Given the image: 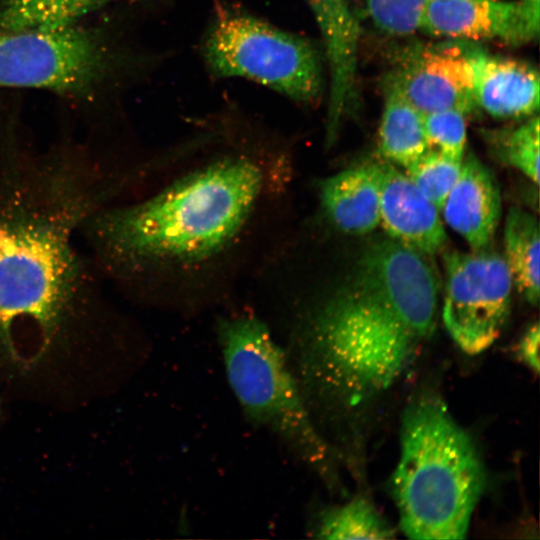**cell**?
<instances>
[{"instance_id": "6da1fadb", "label": "cell", "mask_w": 540, "mask_h": 540, "mask_svg": "<svg viewBox=\"0 0 540 540\" xmlns=\"http://www.w3.org/2000/svg\"><path fill=\"white\" fill-rule=\"evenodd\" d=\"M295 170L274 135L203 129L144 157L132 186L86 220L84 246L134 302L183 315L225 306L292 236Z\"/></svg>"}, {"instance_id": "7a4b0ae2", "label": "cell", "mask_w": 540, "mask_h": 540, "mask_svg": "<svg viewBox=\"0 0 540 540\" xmlns=\"http://www.w3.org/2000/svg\"><path fill=\"white\" fill-rule=\"evenodd\" d=\"M121 159L0 145V355L32 363L109 304L82 227L129 182Z\"/></svg>"}, {"instance_id": "3957f363", "label": "cell", "mask_w": 540, "mask_h": 540, "mask_svg": "<svg viewBox=\"0 0 540 540\" xmlns=\"http://www.w3.org/2000/svg\"><path fill=\"white\" fill-rule=\"evenodd\" d=\"M438 295L426 254L392 238L370 244L318 298L285 290L283 347L307 405H355L394 384L434 331Z\"/></svg>"}, {"instance_id": "277c9868", "label": "cell", "mask_w": 540, "mask_h": 540, "mask_svg": "<svg viewBox=\"0 0 540 540\" xmlns=\"http://www.w3.org/2000/svg\"><path fill=\"white\" fill-rule=\"evenodd\" d=\"M392 477L400 527L411 539L466 537L486 484L474 441L445 403L426 394L405 409Z\"/></svg>"}, {"instance_id": "5b68a950", "label": "cell", "mask_w": 540, "mask_h": 540, "mask_svg": "<svg viewBox=\"0 0 540 540\" xmlns=\"http://www.w3.org/2000/svg\"><path fill=\"white\" fill-rule=\"evenodd\" d=\"M216 335L229 386L244 414L296 458L328 476L331 450L316 429L284 347L249 310L221 315Z\"/></svg>"}, {"instance_id": "8992f818", "label": "cell", "mask_w": 540, "mask_h": 540, "mask_svg": "<svg viewBox=\"0 0 540 540\" xmlns=\"http://www.w3.org/2000/svg\"><path fill=\"white\" fill-rule=\"evenodd\" d=\"M202 54L214 76L245 78L301 104L321 97L323 69L316 46L250 14L218 12Z\"/></svg>"}, {"instance_id": "52a82bcc", "label": "cell", "mask_w": 540, "mask_h": 540, "mask_svg": "<svg viewBox=\"0 0 540 540\" xmlns=\"http://www.w3.org/2000/svg\"><path fill=\"white\" fill-rule=\"evenodd\" d=\"M442 319L453 341L466 353L478 354L499 337L511 307L512 277L496 251H450Z\"/></svg>"}, {"instance_id": "ba28073f", "label": "cell", "mask_w": 540, "mask_h": 540, "mask_svg": "<svg viewBox=\"0 0 540 540\" xmlns=\"http://www.w3.org/2000/svg\"><path fill=\"white\" fill-rule=\"evenodd\" d=\"M103 66L101 47L82 30L0 31V87L85 92Z\"/></svg>"}, {"instance_id": "9c48e42d", "label": "cell", "mask_w": 540, "mask_h": 540, "mask_svg": "<svg viewBox=\"0 0 540 540\" xmlns=\"http://www.w3.org/2000/svg\"><path fill=\"white\" fill-rule=\"evenodd\" d=\"M412 48L386 77L384 90L397 93L422 114L478 109L473 87L472 45L467 41Z\"/></svg>"}, {"instance_id": "30bf717a", "label": "cell", "mask_w": 540, "mask_h": 540, "mask_svg": "<svg viewBox=\"0 0 540 540\" xmlns=\"http://www.w3.org/2000/svg\"><path fill=\"white\" fill-rule=\"evenodd\" d=\"M540 0H430L419 32L450 40H498L524 44L536 39Z\"/></svg>"}, {"instance_id": "8fae6325", "label": "cell", "mask_w": 540, "mask_h": 540, "mask_svg": "<svg viewBox=\"0 0 540 540\" xmlns=\"http://www.w3.org/2000/svg\"><path fill=\"white\" fill-rule=\"evenodd\" d=\"M319 27L329 70L327 145L336 140L343 117L355 101L360 24L347 0H306Z\"/></svg>"}, {"instance_id": "7c38bea8", "label": "cell", "mask_w": 540, "mask_h": 540, "mask_svg": "<svg viewBox=\"0 0 540 540\" xmlns=\"http://www.w3.org/2000/svg\"><path fill=\"white\" fill-rule=\"evenodd\" d=\"M378 168L380 223L386 232L423 254L441 250L447 236L439 210L392 164H378Z\"/></svg>"}, {"instance_id": "4fadbf2b", "label": "cell", "mask_w": 540, "mask_h": 540, "mask_svg": "<svg viewBox=\"0 0 540 540\" xmlns=\"http://www.w3.org/2000/svg\"><path fill=\"white\" fill-rule=\"evenodd\" d=\"M474 97L478 108L498 119L537 115L540 81L536 68L472 46Z\"/></svg>"}, {"instance_id": "5bb4252c", "label": "cell", "mask_w": 540, "mask_h": 540, "mask_svg": "<svg viewBox=\"0 0 540 540\" xmlns=\"http://www.w3.org/2000/svg\"><path fill=\"white\" fill-rule=\"evenodd\" d=\"M445 222L469 244L484 249L498 226L501 197L491 171L473 154L463 157L460 174L441 209Z\"/></svg>"}, {"instance_id": "9a60e30c", "label": "cell", "mask_w": 540, "mask_h": 540, "mask_svg": "<svg viewBox=\"0 0 540 540\" xmlns=\"http://www.w3.org/2000/svg\"><path fill=\"white\" fill-rule=\"evenodd\" d=\"M320 207L325 218L348 234H366L380 224L378 164L336 172L320 182Z\"/></svg>"}, {"instance_id": "2e32d148", "label": "cell", "mask_w": 540, "mask_h": 540, "mask_svg": "<svg viewBox=\"0 0 540 540\" xmlns=\"http://www.w3.org/2000/svg\"><path fill=\"white\" fill-rule=\"evenodd\" d=\"M539 245L537 218L523 209L511 208L504 226L503 257L513 284L532 305L539 301Z\"/></svg>"}, {"instance_id": "e0dca14e", "label": "cell", "mask_w": 540, "mask_h": 540, "mask_svg": "<svg viewBox=\"0 0 540 540\" xmlns=\"http://www.w3.org/2000/svg\"><path fill=\"white\" fill-rule=\"evenodd\" d=\"M384 92L379 151L391 163L407 168L428 150L422 113L397 93Z\"/></svg>"}, {"instance_id": "ac0fdd59", "label": "cell", "mask_w": 540, "mask_h": 540, "mask_svg": "<svg viewBox=\"0 0 540 540\" xmlns=\"http://www.w3.org/2000/svg\"><path fill=\"white\" fill-rule=\"evenodd\" d=\"M114 0H2L0 25L8 31H52L73 24Z\"/></svg>"}, {"instance_id": "d6986e66", "label": "cell", "mask_w": 540, "mask_h": 540, "mask_svg": "<svg viewBox=\"0 0 540 540\" xmlns=\"http://www.w3.org/2000/svg\"><path fill=\"white\" fill-rule=\"evenodd\" d=\"M319 539H391L394 530L370 501L357 497L321 516L315 529Z\"/></svg>"}, {"instance_id": "ffe728a7", "label": "cell", "mask_w": 540, "mask_h": 540, "mask_svg": "<svg viewBox=\"0 0 540 540\" xmlns=\"http://www.w3.org/2000/svg\"><path fill=\"white\" fill-rule=\"evenodd\" d=\"M539 117L531 116L523 124L510 129L487 132V140L497 157L539 184Z\"/></svg>"}, {"instance_id": "44dd1931", "label": "cell", "mask_w": 540, "mask_h": 540, "mask_svg": "<svg viewBox=\"0 0 540 540\" xmlns=\"http://www.w3.org/2000/svg\"><path fill=\"white\" fill-rule=\"evenodd\" d=\"M463 160V159H462ZM462 160L428 149L406 169V175L419 191L441 211L460 174Z\"/></svg>"}, {"instance_id": "7402d4cb", "label": "cell", "mask_w": 540, "mask_h": 540, "mask_svg": "<svg viewBox=\"0 0 540 540\" xmlns=\"http://www.w3.org/2000/svg\"><path fill=\"white\" fill-rule=\"evenodd\" d=\"M466 115L447 109L422 114L428 149L462 160L466 146Z\"/></svg>"}, {"instance_id": "603a6c76", "label": "cell", "mask_w": 540, "mask_h": 540, "mask_svg": "<svg viewBox=\"0 0 540 540\" xmlns=\"http://www.w3.org/2000/svg\"><path fill=\"white\" fill-rule=\"evenodd\" d=\"M430 0H364L365 13L379 30L394 36L419 31L424 6Z\"/></svg>"}, {"instance_id": "cb8c5ba5", "label": "cell", "mask_w": 540, "mask_h": 540, "mask_svg": "<svg viewBox=\"0 0 540 540\" xmlns=\"http://www.w3.org/2000/svg\"><path fill=\"white\" fill-rule=\"evenodd\" d=\"M539 341L540 330L536 322L526 330L518 345V356L535 373L539 371Z\"/></svg>"}]
</instances>
